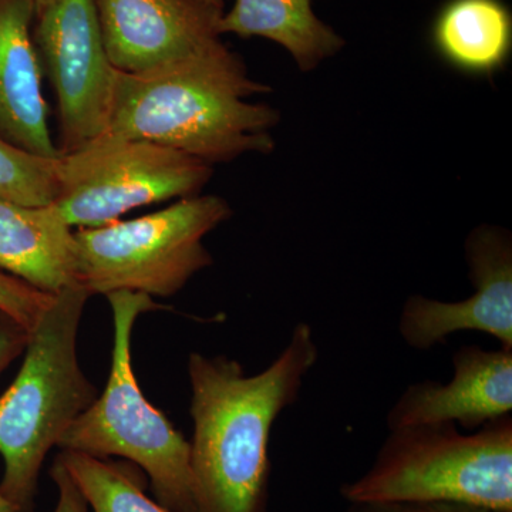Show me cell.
Wrapping results in <instances>:
<instances>
[{"instance_id":"cell-7","label":"cell","mask_w":512,"mask_h":512,"mask_svg":"<svg viewBox=\"0 0 512 512\" xmlns=\"http://www.w3.org/2000/svg\"><path fill=\"white\" fill-rule=\"evenodd\" d=\"M214 165L146 140L101 136L60 156L53 205L69 227L96 228L136 208L200 194Z\"/></svg>"},{"instance_id":"cell-11","label":"cell","mask_w":512,"mask_h":512,"mask_svg":"<svg viewBox=\"0 0 512 512\" xmlns=\"http://www.w3.org/2000/svg\"><path fill=\"white\" fill-rule=\"evenodd\" d=\"M450 382L409 384L386 416L389 430L456 424L473 431L512 413V350L458 348L451 357Z\"/></svg>"},{"instance_id":"cell-18","label":"cell","mask_w":512,"mask_h":512,"mask_svg":"<svg viewBox=\"0 0 512 512\" xmlns=\"http://www.w3.org/2000/svg\"><path fill=\"white\" fill-rule=\"evenodd\" d=\"M52 299L53 295L39 291L15 276L0 271V312L15 319L29 332Z\"/></svg>"},{"instance_id":"cell-13","label":"cell","mask_w":512,"mask_h":512,"mask_svg":"<svg viewBox=\"0 0 512 512\" xmlns=\"http://www.w3.org/2000/svg\"><path fill=\"white\" fill-rule=\"evenodd\" d=\"M0 269L56 295L77 284V242L55 205L28 207L0 198Z\"/></svg>"},{"instance_id":"cell-12","label":"cell","mask_w":512,"mask_h":512,"mask_svg":"<svg viewBox=\"0 0 512 512\" xmlns=\"http://www.w3.org/2000/svg\"><path fill=\"white\" fill-rule=\"evenodd\" d=\"M35 18V0H0V136L35 156L59 158L33 40Z\"/></svg>"},{"instance_id":"cell-14","label":"cell","mask_w":512,"mask_h":512,"mask_svg":"<svg viewBox=\"0 0 512 512\" xmlns=\"http://www.w3.org/2000/svg\"><path fill=\"white\" fill-rule=\"evenodd\" d=\"M220 35L262 37L291 55L303 73L342 52L346 40L323 22L313 0H235L218 23Z\"/></svg>"},{"instance_id":"cell-23","label":"cell","mask_w":512,"mask_h":512,"mask_svg":"<svg viewBox=\"0 0 512 512\" xmlns=\"http://www.w3.org/2000/svg\"><path fill=\"white\" fill-rule=\"evenodd\" d=\"M0 512H19L16 510L15 507H13L12 504L8 503V501L5 500V498L0 495Z\"/></svg>"},{"instance_id":"cell-9","label":"cell","mask_w":512,"mask_h":512,"mask_svg":"<svg viewBox=\"0 0 512 512\" xmlns=\"http://www.w3.org/2000/svg\"><path fill=\"white\" fill-rule=\"evenodd\" d=\"M474 292L463 301L410 295L399 315L400 338L426 352L460 332H480L512 350V235L500 225L481 224L464 242Z\"/></svg>"},{"instance_id":"cell-22","label":"cell","mask_w":512,"mask_h":512,"mask_svg":"<svg viewBox=\"0 0 512 512\" xmlns=\"http://www.w3.org/2000/svg\"><path fill=\"white\" fill-rule=\"evenodd\" d=\"M200 2L211 6V8L221 10V12H225V3H227V0H200Z\"/></svg>"},{"instance_id":"cell-24","label":"cell","mask_w":512,"mask_h":512,"mask_svg":"<svg viewBox=\"0 0 512 512\" xmlns=\"http://www.w3.org/2000/svg\"><path fill=\"white\" fill-rule=\"evenodd\" d=\"M35 2H36V12H37V10L42 9L43 6H46L47 3L50 2V0H35Z\"/></svg>"},{"instance_id":"cell-1","label":"cell","mask_w":512,"mask_h":512,"mask_svg":"<svg viewBox=\"0 0 512 512\" xmlns=\"http://www.w3.org/2000/svg\"><path fill=\"white\" fill-rule=\"evenodd\" d=\"M319 360L309 323L293 326L285 348L256 375L231 357L191 353V470L197 512H269L272 429L298 402Z\"/></svg>"},{"instance_id":"cell-3","label":"cell","mask_w":512,"mask_h":512,"mask_svg":"<svg viewBox=\"0 0 512 512\" xmlns=\"http://www.w3.org/2000/svg\"><path fill=\"white\" fill-rule=\"evenodd\" d=\"M89 298L80 285L53 295L29 332L15 382L0 397V495L19 512H32L47 453L97 397L77 359Z\"/></svg>"},{"instance_id":"cell-2","label":"cell","mask_w":512,"mask_h":512,"mask_svg":"<svg viewBox=\"0 0 512 512\" xmlns=\"http://www.w3.org/2000/svg\"><path fill=\"white\" fill-rule=\"evenodd\" d=\"M269 92L221 42L147 72L119 70L103 136L151 141L212 165L269 154L281 113L247 100Z\"/></svg>"},{"instance_id":"cell-19","label":"cell","mask_w":512,"mask_h":512,"mask_svg":"<svg viewBox=\"0 0 512 512\" xmlns=\"http://www.w3.org/2000/svg\"><path fill=\"white\" fill-rule=\"evenodd\" d=\"M29 330L15 319L0 312V373L20 355L28 345Z\"/></svg>"},{"instance_id":"cell-16","label":"cell","mask_w":512,"mask_h":512,"mask_svg":"<svg viewBox=\"0 0 512 512\" xmlns=\"http://www.w3.org/2000/svg\"><path fill=\"white\" fill-rule=\"evenodd\" d=\"M57 458L93 512H173L148 497L136 468L73 451Z\"/></svg>"},{"instance_id":"cell-15","label":"cell","mask_w":512,"mask_h":512,"mask_svg":"<svg viewBox=\"0 0 512 512\" xmlns=\"http://www.w3.org/2000/svg\"><path fill=\"white\" fill-rule=\"evenodd\" d=\"M433 45L451 67L493 76L512 50V15L501 0H448L433 25Z\"/></svg>"},{"instance_id":"cell-5","label":"cell","mask_w":512,"mask_h":512,"mask_svg":"<svg viewBox=\"0 0 512 512\" xmlns=\"http://www.w3.org/2000/svg\"><path fill=\"white\" fill-rule=\"evenodd\" d=\"M106 296L114 322L109 382L64 431L57 447L97 458H126L147 474L158 503L173 512H197L190 441L148 402L131 363V335L138 316L164 306L140 292Z\"/></svg>"},{"instance_id":"cell-8","label":"cell","mask_w":512,"mask_h":512,"mask_svg":"<svg viewBox=\"0 0 512 512\" xmlns=\"http://www.w3.org/2000/svg\"><path fill=\"white\" fill-rule=\"evenodd\" d=\"M33 40L59 117L60 156L103 136L119 70L110 62L94 0H50L37 10Z\"/></svg>"},{"instance_id":"cell-4","label":"cell","mask_w":512,"mask_h":512,"mask_svg":"<svg viewBox=\"0 0 512 512\" xmlns=\"http://www.w3.org/2000/svg\"><path fill=\"white\" fill-rule=\"evenodd\" d=\"M346 503L456 504L512 512V416L480 429L433 424L389 430Z\"/></svg>"},{"instance_id":"cell-20","label":"cell","mask_w":512,"mask_h":512,"mask_svg":"<svg viewBox=\"0 0 512 512\" xmlns=\"http://www.w3.org/2000/svg\"><path fill=\"white\" fill-rule=\"evenodd\" d=\"M50 474H52L57 487V494H59L53 512H89V504L84 500L79 487L74 483L66 467L60 463L59 458H56L55 463H53Z\"/></svg>"},{"instance_id":"cell-17","label":"cell","mask_w":512,"mask_h":512,"mask_svg":"<svg viewBox=\"0 0 512 512\" xmlns=\"http://www.w3.org/2000/svg\"><path fill=\"white\" fill-rule=\"evenodd\" d=\"M59 158L35 156L0 136V198L28 207L52 204Z\"/></svg>"},{"instance_id":"cell-10","label":"cell","mask_w":512,"mask_h":512,"mask_svg":"<svg viewBox=\"0 0 512 512\" xmlns=\"http://www.w3.org/2000/svg\"><path fill=\"white\" fill-rule=\"evenodd\" d=\"M110 62L143 73L221 43V10L200 0H94Z\"/></svg>"},{"instance_id":"cell-21","label":"cell","mask_w":512,"mask_h":512,"mask_svg":"<svg viewBox=\"0 0 512 512\" xmlns=\"http://www.w3.org/2000/svg\"><path fill=\"white\" fill-rule=\"evenodd\" d=\"M346 504L343 512H497L456 504Z\"/></svg>"},{"instance_id":"cell-6","label":"cell","mask_w":512,"mask_h":512,"mask_svg":"<svg viewBox=\"0 0 512 512\" xmlns=\"http://www.w3.org/2000/svg\"><path fill=\"white\" fill-rule=\"evenodd\" d=\"M232 217L220 195H192L130 221L79 228L77 284L93 295L117 291L170 298L212 265L204 238Z\"/></svg>"}]
</instances>
